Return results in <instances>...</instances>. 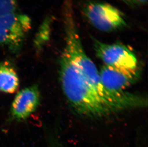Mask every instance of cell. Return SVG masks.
<instances>
[{
  "instance_id": "obj_1",
  "label": "cell",
  "mask_w": 148,
  "mask_h": 147,
  "mask_svg": "<svg viewBox=\"0 0 148 147\" xmlns=\"http://www.w3.org/2000/svg\"><path fill=\"white\" fill-rule=\"evenodd\" d=\"M65 45L63 52L77 67L85 80L104 99L122 110L144 108L148 105L147 97L127 92H114L106 88L101 80L95 64L85 53L82 43L73 10L63 12Z\"/></svg>"
},
{
  "instance_id": "obj_2",
  "label": "cell",
  "mask_w": 148,
  "mask_h": 147,
  "mask_svg": "<svg viewBox=\"0 0 148 147\" xmlns=\"http://www.w3.org/2000/svg\"><path fill=\"white\" fill-rule=\"evenodd\" d=\"M60 78L67 100L78 114L88 118H102L122 111L91 86L64 52L60 59Z\"/></svg>"
},
{
  "instance_id": "obj_3",
  "label": "cell",
  "mask_w": 148,
  "mask_h": 147,
  "mask_svg": "<svg viewBox=\"0 0 148 147\" xmlns=\"http://www.w3.org/2000/svg\"><path fill=\"white\" fill-rule=\"evenodd\" d=\"M82 10L88 22L100 32L109 33L117 32L127 27L124 14L108 3L88 1Z\"/></svg>"
},
{
  "instance_id": "obj_4",
  "label": "cell",
  "mask_w": 148,
  "mask_h": 147,
  "mask_svg": "<svg viewBox=\"0 0 148 147\" xmlns=\"http://www.w3.org/2000/svg\"><path fill=\"white\" fill-rule=\"evenodd\" d=\"M31 28V19L26 14L14 12L0 16V46L18 53Z\"/></svg>"
},
{
  "instance_id": "obj_5",
  "label": "cell",
  "mask_w": 148,
  "mask_h": 147,
  "mask_svg": "<svg viewBox=\"0 0 148 147\" xmlns=\"http://www.w3.org/2000/svg\"><path fill=\"white\" fill-rule=\"evenodd\" d=\"M92 40L97 56L105 65L127 69L138 67L135 54L125 45L119 43H104L93 37Z\"/></svg>"
},
{
  "instance_id": "obj_6",
  "label": "cell",
  "mask_w": 148,
  "mask_h": 147,
  "mask_svg": "<svg viewBox=\"0 0 148 147\" xmlns=\"http://www.w3.org/2000/svg\"><path fill=\"white\" fill-rule=\"evenodd\" d=\"M99 75L102 83L108 89L123 92L135 83L140 78V68L127 69L105 65L101 68Z\"/></svg>"
},
{
  "instance_id": "obj_7",
  "label": "cell",
  "mask_w": 148,
  "mask_h": 147,
  "mask_svg": "<svg viewBox=\"0 0 148 147\" xmlns=\"http://www.w3.org/2000/svg\"><path fill=\"white\" fill-rule=\"evenodd\" d=\"M40 102V93L36 85L20 90L15 96L11 107V115L18 121L25 120L38 108Z\"/></svg>"
},
{
  "instance_id": "obj_8",
  "label": "cell",
  "mask_w": 148,
  "mask_h": 147,
  "mask_svg": "<svg viewBox=\"0 0 148 147\" xmlns=\"http://www.w3.org/2000/svg\"><path fill=\"white\" fill-rule=\"evenodd\" d=\"M19 86V79L14 67L7 62L0 63V93H14Z\"/></svg>"
},
{
  "instance_id": "obj_9",
  "label": "cell",
  "mask_w": 148,
  "mask_h": 147,
  "mask_svg": "<svg viewBox=\"0 0 148 147\" xmlns=\"http://www.w3.org/2000/svg\"><path fill=\"white\" fill-rule=\"evenodd\" d=\"M18 0H0V16L15 12Z\"/></svg>"
},
{
  "instance_id": "obj_10",
  "label": "cell",
  "mask_w": 148,
  "mask_h": 147,
  "mask_svg": "<svg viewBox=\"0 0 148 147\" xmlns=\"http://www.w3.org/2000/svg\"><path fill=\"white\" fill-rule=\"evenodd\" d=\"M124 3L132 7L143 5L147 3L148 0H121Z\"/></svg>"
}]
</instances>
